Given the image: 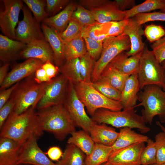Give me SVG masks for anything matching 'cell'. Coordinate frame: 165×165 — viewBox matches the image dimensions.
Segmentation results:
<instances>
[{
    "label": "cell",
    "mask_w": 165,
    "mask_h": 165,
    "mask_svg": "<svg viewBox=\"0 0 165 165\" xmlns=\"http://www.w3.org/2000/svg\"><path fill=\"white\" fill-rule=\"evenodd\" d=\"M162 89L165 92V79L164 80V83L162 87Z\"/></svg>",
    "instance_id": "cell-59"
},
{
    "label": "cell",
    "mask_w": 165,
    "mask_h": 165,
    "mask_svg": "<svg viewBox=\"0 0 165 165\" xmlns=\"http://www.w3.org/2000/svg\"><path fill=\"white\" fill-rule=\"evenodd\" d=\"M92 84L94 88L105 97L112 100L120 101L121 92L107 82L99 79L92 82Z\"/></svg>",
    "instance_id": "cell-36"
},
{
    "label": "cell",
    "mask_w": 165,
    "mask_h": 165,
    "mask_svg": "<svg viewBox=\"0 0 165 165\" xmlns=\"http://www.w3.org/2000/svg\"><path fill=\"white\" fill-rule=\"evenodd\" d=\"M34 75L19 82L11 95L16 103L13 111L16 114H21L32 107L36 108L43 94L45 83H36Z\"/></svg>",
    "instance_id": "cell-5"
},
{
    "label": "cell",
    "mask_w": 165,
    "mask_h": 165,
    "mask_svg": "<svg viewBox=\"0 0 165 165\" xmlns=\"http://www.w3.org/2000/svg\"><path fill=\"white\" fill-rule=\"evenodd\" d=\"M164 8L165 0H146L129 10L124 11L125 19L132 18L139 13H147L156 9L161 10Z\"/></svg>",
    "instance_id": "cell-33"
},
{
    "label": "cell",
    "mask_w": 165,
    "mask_h": 165,
    "mask_svg": "<svg viewBox=\"0 0 165 165\" xmlns=\"http://www.w3.org/2000/svg\"><path fill=\"white\" fill-rule=\"evenodd\" d=\"M101 165H113L111 163H110L108 161Z\"/></svg>",
    "instance_id": "cell-58"
},
{
    "label": "cell",
    "mask_w": 165,
    "mask_h": 165,
    "mask_svg": "<svg viewBox=\"0 0 165 165\" xmlns=\"http://www.w3.org/2000/svg\"><path fill=\"white\" fill-rule=\"evenodd\" d=\"M71 17L78 21L83 28L91 25L96 22L91 11L79 4H77Z\"/></svg>",
    "instance_id": "cell-37"
},
{
    "label": "cell",
    "mask_w": 165,
    "mask_h": 165,
    "mask_svg": "<svg viewBox=\"0 0 165 165\" xmlns=\"http://www.w3.org/2000/svg\"><path fill=\"white\" fill-rule=\"evenodd\" d=\"M63 105L76 126L89 134L91 127L96 123L87 115L84 104L76 94L74 85L69 82L67 95Z\"/></svg>",
    "instance_id": "cell-10"
},
{
    "label": "cell",
    "mask_w": 165,
    "mask_h": 165,
    "mask_svg": "<svg viewBox=\"0 0 165 165\" xmlns=\"http://www.w3.org/2000/svg\"><path fill=\"white\" fill-rule=\"evenodd\" d=\"M143 50L130 57L127 56L126 52L123 51L114 58L109 64L126 75L130 76L137 74L140 59Z\"/></svg>",
    "instance_id": "cell-22"
},
{
    "label": "cell",
    "mask_w": 165,
    "mask_h": 165,
    "mask_svg": "<svg viewBox=\"0 0 165 165\" xmlns=\"http://www.w3.org/2000/svg\"><path fill=\"white\" fill-rule=\"evenodd\" d=\"M63 152L59 147L55 146L50 147L45 153L50 160L58 162L62 157Z\"/></svg>",
    "instance_id": "cell-51"
},
{
    "label": "cell",
    "mask_w": 165,
    "mask_h": 165,
    "mask_svg": "<svg viewBox=\"0 0 165 165\" xmlns=\"http://www.w3.org/2000/svg\"><path fill=\"white\" fill-rule=\"evenodd\" d=\"M9 66V63H6L0 68V86L2 84L8 73Z\"/></svg>",
    "instance_id": "cell-55"
},
{
    "label": "cell",
    "mask_w": 165,
    "mask_h": 165,
    "mask_svg": "<svg viewBox=\"0 0 165 165\" xmlns=\"http://www.w3.org/2000/svg\"><path fill=\"white\" fill-rule=\"evenodd\" d=\"M144 142L134 144L120 149L110 155L108 161L113 165H141V153Z\"/></svg>",
    "instance_id": "cell-15"
},
{
    "label": "cell",
    "mask_w": 165,
    "mask_h": 165,
    "mask_svg": "<svg viewBox=\"0 0 165 165\" xmlns=\"http://www.w3.org/2000/svg\"><path fill=\"white\" fill-rule=\"evenodd\" d=\"M36 114L42 130L52 133L59 141L76 131V125L63 104L38 110Z\"/></svg>",
    "instance_id": "cell-2"
},
{
    "label": "cell",
    "mask_w": 165,
    "mask_h": 165,
    "mask_svg": "<svg viewBox=\"0 0 165 165\" xmlns=\"http://www.w3.org/2000/svg\"><path fill=\"white\" fill-rule=\"evenodd\" d=\"M161 165H165V163H163V164H161Z\"/></svg>",
    "instance_id": "cell-62"
},
{
    "label": "cell",
    "mask_w": 165,
    "mask_h": 165,
    "mask_svg": "<svg viewBox=\"0 0 165 165\" xmlns=\"http://www.w3.org/2000/svg\"><path fill=\"white\" fill-rule=\"evenodd\" d=\"M79 58L80 73L82 81L92 83L91 77L95 61L87 52Z\"/></svg>",
    "instance_id": "cell-35"
},
{
    "label": "cell",
    "mask_w": 165,
    "mask_h": 165,
    "mask_svg": "<svg viewBox=\"0 0 165 165\" xmlns=\"http://www.w3.org/2000/svg\"><path fill=\"white\" fill-rule=\"evenodd\" d=\"M57 165H86V155L75 145L68 144Z\"/></svg>",
    "instance_id": "cell-28"
},
{
    "label": "cell",
    "mask_w": 165,
    "mask_h": 165,
    "mask_svg": "<svg viewBox=\"0 0 165 165\" xmlns=\"http://www.w3.org/2000/svg\"><path fill=\"white\" fill-rule=\"evenodd\" d=\"M92 119L96 123L109 124L116 128H136L142 134L147 133L150 130L134 108L122 111L100 109L96 111Z\"/></svg>",
    "instance_id": "cell-3"
},
{
    "label": "cell",
    "mask_w": 165,
    "mask_h": 165,
    "mask_svg": "<svg viewBox=\"0 0 165 165\" xmlns=\"http://www.w3.org/2000/svg\"><path fill=\"white\" fill-rule=\"evenodd\" d=\"M43 63L38 59H29L16 64L0 86V90L6 89L34 74Z\"/></svg>",
    "instance_id": "cell-14"
},
{
    "label": "cell",
    "mask_w": 165,
    "mask_h": 165,
    "mask_svg": "<svg viewBox=\"0 0 165 165\" xmlns=\"http://www.w3.org/2000/svg\"><path fill=\"white\" fill-rule=\"evenodd\" d=\"M132 129L128 127L120 129L118 136L112 146V153L134 144L147 142L149 138L147 136L137 133Z\"/></svg>",
    "instance_id": "cell-26"
},
{
    "label": "cell",
    "mask_w": 165,
    "mask_h": 165,
    "mask_svg": "<svg viewBox=\"0 0 165 165\" xmlns=\"http://www.w3.org/2000/svg\"><path fill=\"white\" fill-rule=\"evenodd\" d=\"M39 138L31 137L20 147L17 165L27 164L31 165H57L46 156L38 146L37 141Z\"/></svg>",
    "instance_id": "cell-13"
},
{
    "label": "cell",
    "mask_w": 165,
    "mask_h": 165,
    "mask_svg": "<svg viewBox=\"0 0 165 165\" xmlns=\"http://www.w3.org/2000/svg\"><path fill=\"white\" fill-rule=\"evenodd\" d=\"M77 5L75 2L70 1L61 11L54 16L46 17L43 20L42 23L54 29L59 33L62 32L67 27Z\"/></svg>",
    "instance_id": "cell-25"
},
{
    "label": "cell",
    "mask_w": 165,
    "mask_h": 165,
    "mask_svg": "<svg viewBox=\"0 0 165 165\" xmlns=\"http://www.w3.org/2000/svg\"><path fill=\"white\" fill-rule=\"evenodd\" d=\"M107 0H80L79 5L88 9L98 8L104 4Z\"/></svg>",
    "instance_id": "cell-53"
},
{
    "label": "cell",
    "mask_w": 165,
    "mask_h": 165,
    "mask_svg": "<svg viewBox=\"0 0 165 165\" xmlns=\"http://www.w3.org/2000/svg\"><path fill=\"white\" fill-rule=\"evenodd\" d=\"M123 33L127 35L130 39V49L126 52L128 56L135 55L144 50L145 43L143 42L142 36L144 32L142 25L138 24L132 18H129Z\"/></svg>",
    "instance_id": "cell-21"
},
{
    "label": "cell",
    "mask_w": 165,
    "mask_h": 165,
    "mask_svg": "<svg viewBox=\"0 0 165 165\" xmlns=\"http://www.w3.org/2000/svg\"><path fill=\"white\" fill-rule=\"evenodd\" d=\"M18 165H31L27 164H20Z\"/></svg>",
    "instance_id": "cell-61"
},
{
    "label": "cell",
    "mask_w": 165,
    "mask_h": 165,
    "mask_svg": "<svg viewBox=\"0 0 165 165\" xmlns=\"http://www.w3.org/2000/svg\"><path fill=\"white\" fill-rule=\"evenodd\" d=\"M156 124L160 128L162 131L165 133V127L161 124V123L159 121H157Z\"/></svg>",
    "instance_id": "cell-56"
},
{
    "label": "cell",
    "mask_w": 165,
    "mask_h": 165,
    "mask_svg": "<svg viewBox=\"0 0 165 165\" xmlns=\"http://www.w3.org/2000/svg\"><path fill=\"white\" fill-rule=\"evenodd\" d=\"M60 72L68 82L75 85L82 81L81 76L79 58L65 61L59 68Z\"/></svg>",
    "instance_id": "cell-32"
},
{
    "label": "cell",
    "mask_w": 165,
    "mask_h": 165,
    "mask_svg": "<svg viewBox=\"0 0 165 165\" xmlns=\"http://www.w3.org/2000/svg\"><path fill=\"white\" fill-rule=\"evenodd\" d=\"M87 53L81 34L72 40L64 42V55L65 61L79 58Z\"/></svg>",
    "instance_id": "cell-29"
},
{
    "label": "cell",
    "mask_w": 165,
    "mask_h": 165,
    "mask_svg": "<svg viewBox=\"0 0 165 165\" xmlns=\"http://www.w3.org/2000/svg\"><path fill=\"white\" fill-rule=\"evenodd\" d=\"M34 78L35 81L38 84L47 82L51 80L48 77L45 71L41 66L35 72Z\"/></svg>",
    "instance_id": "cell-52"
},
{
    "label": "cell",
    "mask_w": 165,
    "mask_h": 165,
    "mask_svg": "<svg viewBox=\"0 0 165 165\" xmlns=\"http://www.w3.org/2000/svg\"><path fill=\"white\" fill-rule=\"evenodd\" d=\"M140 89L138 74L129 76L126 81L121 93L120 102L123 110L135 108L139 100L138 93Z\"/></svg>",
    "instance_id": "cell-19"
},
{
    "label": "cell",
    "mask_w": 165,
    "mask_h": 165,
    "mask_svg": "<svg viewBox=\"0 0 165 165\" xmlns=\"http://www.w3.org/2000/svg\"><path fill=\"white\" fill-rule=\"evenodd\" d=\"M83 28L78 21L71 17L65 30L59 34L64 42H67L81 34Z\"/></svg>",
    "instance_id": "cell-40"
},
{
    "label": "cell",
    "mask_w": 165,
    "mask_h": 165,
    "mask_svg": "<svg viewBox=\"0 0 165 165\" xmlns=\"http://www.w3.org/2000/svg\"><path fill=\"white\" fill-rule=\"evenodd\" d=\"M28 8L32 12L34 17L39 23L48 17L45 8L46 1L45 0H23Z\"/></svg>",
    "instance_id": "cell-34"
},
{
    "label": "cell",
    "mask_w": 165,
    "mask_h": 165,
    "mask_svg": "<svg viewBox=\"0 0 165 165\" xmlns=\"http://www.w3.org/2000/svg\"><path fill=\"white\" fill-rule=\"evenodd\" d=\"M22 10L23 17L15 30L16 40L27 44L35 40L45 39L40 23L32 16L29 9L24 6Z\"/></svg>",
    "instance_id": "cell-11"
},
{
    "label": "cell",
    "mask_w": 165,
    "mask_h": 165,
    "mask_svg": "<svg viewBox=\"0 0 165 165\" xmlns=\"http://www.w3.org/2000/svg\"><path fill=\"white\" fill-rule=\"evenodd\" d=\"M139 97V103L135 108L142 106L141 115L146 123L151 125L153 118L158 116L160 123H165V92L156 85L145 86Z\"/></svg>",
    "instance_id": "cell-4"
},
{
    "label": "cell",
    "mask_w": 165,
    "mask_h": 165,
    "mask_svg": "<svg viewBox=\"0 0 165 165\" xmlns=\"http://www.w3.org/2000/svg\"><path fill=\"white\" fill-rule=\"evenodd\" d=\"M19 82L16 83L6 89L0 90V108L9 100L14 90L18 84Z\"/></svg>",
    "instance_id": "cell-50"
},
{
    "label": "cell",
    "mask_w": 165,
    "mask_h": 165,
    "mask_svg": "<svg viewBox=\"0 0 165 165\" xmlns=\"http://www.w3.org/2000/svg\"><path fill=\"white\" fill-rule=\"evenodd\" d=\"M130 46L129 37L123 33L118 36L110 37L105 39L103 42L101 53L95 62L92 82L98 81L105 67L120 53L130 49Z\"/></svg>",
    "instance_id": "cell-8"
},
{
    "label": "cell",
    "mask_w": 165,
    "mask_h": 165,
    "mask_svg": "<svg viewBox=\"0 0 165 165\" xmlns=\"http://www.w3.org/2000/svg\"><path fill=\"white\" fill-rule=\"evenodd\" d=\"M156 151V164L158 165L165 163V133L161 131L155 137Z\"/></svg>",
    "instance_id": "cell-42"
},
{
    "label": "cell",
    "mask_w": 165,
    "mask_h": 165,
    "mask_svg": "<svg viewBox=\"0 0 165 165\" xmlns=\"http://www.w3.org/2000/svg\"><path fill=\"white\" fill-rule=\"evenodd\" d=\"M160 12H163V13H165V8L162 10H161Z\"/></svg>",
    "instance_id": "cell-60"
},
{
    "label": "cell",
    "mask_w": 165,
    "mask_h": 165,
    "mask_svg": "<svg viewBox=\"0 0 165 165\" xmlns=\"http://www.w3.org/2000/svg\"><path fill=\"white\" fill-rule=\"evenodd\" d=\"M81 35L82 37H88L102 42L108 37L104 29L103 24L97 22L91 25L83 28Z\"/></svg>",
    "instance_id": "cell-39"
},
{
    "label": "cell",
    "mask_w": 165,
    "mask_h": 165,
    "mask_svg": "<svg viewBox=\"0 0 165 165\" xmlns=\"http://www.w3.org/2000/svg\"><path fill=\"white\" fill-rule=\"evenodd\" d=\"M71 135L67 141V143L75 145L86 156L89 155L91 152L95 144L89 134L82 130L74 131Z\"/></svg>",
    "instance_id": "cell-30"
},
{
    "label": "cell",
    "mask_w": 165,
    "mask_h": 165,
    "mask_svg": "<svg viewBox=\"0 0 165 165\" xmlns=\"http://www.w3.org/2000/svg\"><path fill=\"white\" fill-rule=\"evenodd\" d=\"M128 21L129 19H127L106 23L107 35L108 37H116L122 34Z\"/></svg>",
    "instance_id": "cell-45"
},
{
    "label": "cell",
    "mask_w": 165,
    "mask_h": 165,
    "mask_svg": "<svg viewBox=\"0 0 165 165\" xmlns=\"http://www.w3.org/2000/svg\"><path fill=\"white\" fill-rule=\"evenodd\" d=\"M119 9L122 11L129 10L135 6V1L134 0H115Z\"/></svg>",
    "instance_id": "cell-54"
},
{
    "label": "cell",
    "mask_w": 165,
    "mask_h": 165,
    "mask_svg": "<svg viewBox=\"0 0 165 165\" xmlns=\"http://www.w3.org/2000/svg\"><path fill=\"white\" fill-rule=\"evenodd\" d=\"M15 101L10 97L8 101L0 108V129L2 127L9 116L13 111Z\"/></svg>",
    "instance_id": "cell-48"
},
{
    "label": "cell",
    "mask_w": 165,
    "mask_h": 165,
    "mask_svg": "<svg viewBox=\"0 0 165 165\" xmlns=\"http://www.w3.org/2000/svg\"><path fill=\"white\" fill-rule=\"evenodd\" d=\"M46 10L50 17L56 15L70 2L69 0H46Z\"/></svg>",
    "instance_id": "cell-46"
},
{
    "label": "cell",
    "mask_w": 165,
    "mask_h": 165,
    "mask_svg": "<svg viewBox=\"0 0 165 165\" xmlns=\"http://www.w3.org/2000/svg\"><path fill=\"white\" fill-rule=\"evenodd\" d=\"M112 151V146L95 143L91 152L86 156V165H101L108 162Z\"/></svg>",
    "instance_id": "cell-31"
},
{
    "label": "cell",
    "mask_w": 165,
    "mask_h": 165,
    "mask_svg": "<svg viewBox=\"0 0 165 165\" xmlns=\"http://www.w3.org/2000/svg\"><path fill=\"white\" fill-rule=\"evenodd\" d=\"M4 9L0 12V27L3 35L16 40V27L19 22L20 12L24 6L20 0H3Z\"/></svg>",
    "instance_id": "cell-12"
},
{
    "label": "cell",
    "mask_w": 165,
    "mask_h": 165,
    "mask_svg": "<svg viewBox=\"0 0 165 165\" xmlns=\"http://www.w3.org/2000/svg\"><path fill=\"white\" fill-rule=\"evenodd\" d=\"M132 18L138 24L142 25L151 21H165V13L160 11L140 13L136 14Z\"/></svg>",
    "instance_id": "cell-43"
},
{
    "label": "cell",
    "mask_w": 165,
    "mask_h": 165,
    "mask_svg": "<svg viewBox=\"0 0 165 165\" xmlns=\"http://www.w3.org/2000/svg\"><path fill=\"white\" fill-rule=\"evenodd\" d=\"M41 26L45 39L53 51L54 62L56 65L60 67L65 61L64 55V42L59 33L55 29L43 23Z\"/></svg>",
    "instance_id": "cell-18"
},
{
    "label": "cell",
    "mask_w": 165,
    "mask_h": 165,
    "mask_svg": "<svg viewBox=\"0 0 165 165\" xmlns=\"http://www.w3.org/2000/svg\"><path fill=\"white\" fill-rule=\"evenodd\" d=\"M161 64L162 66L165 75V60L162 62Z\"/></svg>",
    "instance_id": "cell-57"
},
{
    "label": "cell",
    "mask_w": 165,
    "mask_h": 165,
    "mask_svg": "<svg viewBox=\"0 0 165 165\" xmlns=\"http://www.w3.org/2000/svg\"><path fill=\"white\" fill-rule=\"evenodd\" d=\"M26 44L0 35V59L4 64L9 63L20 58V53Z\"/></svg>",
    "instance_id": "cell-20"
},
{
    "label": "cell",
    "mask_w": 165,
    "mask_h": 165,
    "mask_svg": "<svg viewBox=\"0 0 165 165\" xmlns=\"http://www.w3.org/2000/svg\"><path fill=\"white\" fill-rule=\"evenodd\" d=\"M82 37L87 52L95 61L98 59L102 52L103 42L97 41L88 37Z\"/></svg>",
    "instance_id": "cell-41"
},
{
    "label": "cell",
    "mask_w": 165,
    "mask_h": 165,
    "mask_svg": "<svg viewBox=\"0 0 165 165\" xmlns=\"http://www.w3.org/2000/svg\"><path fill=\"white\" fill-rule=\"evenodd\" d=\"M151 165H158L156 164H153Z\"/></svg>",
    "instance_id": "cell-63"
},
{
    "label": "cell",
    "mask_w": 165,
    "mask_h": 165,
    "mask_svg": "<svg viewBox=\"0 0 165 165\" xmlns=\"http://www.w3.org/2000/svg\"><path fill=\"white\" fill-rule=\"evenodd\" d=\"M35 109L31 107L20 114L13 111L1 130L0 137L10 138L21 145L32 136L41 137L43 131L39 126Z\"/></svg>",
    "instance_id": "cell-1"
},
{
    "label": "cell",
    "mask_w": 165,
    "mask_h": 165,
    "mask_svg": "<svg viewBox=\"0 0 165 165\" xmlns=\"http://www.w3.org/2000/svg\"><path fill=\"white\" fill-rule=\"evenodd\" d=\"M144 32L147 40L151 42H155L165 35V29L163 27L154 24L146 26Z\"/></svg>",
    "instance_id": "cell-44"
},
{
    "label": "cell",
    "mask_w": 165,
    "mask_h": 165,
    "mask_svg": "<svg viewBox=\"0 0 165 165\" xmlns=\"http://www.w3.org/2000/svg\"><path fill=\"white\" fill-rule=\"evenodd\" d=\"M96 21L101 24L123 20L125 19L124 11L120 10L115 1L107 0L100 6L90 10Z\"/></svg>",
    "instance_id": "cell-17"
},
{
    "label": "cell",
    "mask_w": 165,
    "mask_h": 165,
    "mask_svg": "<svg viewBox=\"0 0 165 165\" xmlns=\"http://www.w3.org/2000/svg\"><path fill=\"white\" fill-rule=\"evenodd\" d=\"M74 86L79 98L92 116L100 109L113 111H120L123 109L120 101L105 97L94 88L92 83L82 81Z\"/></svg>",
    "instance_id": "cell-6"
},
{
    "label": "cell",
    "mask_w": 165,
    "mask_h": 165,
    "mask_svg": "<svg viewBox=\"0 0 165 165\" xmlns=\"http://www.w3.org/2000/svg\"><path fill=\"white\" fill-rule=\"evenodd\" d=\"M41 67L45 70L48 76L51 80L56 77L60 72L59 67L49 61L43 63Z\"/></svg>",
    "instance_id": "cell-49"
},
{
    "label": "cell",
    "mask_w": 165,
    "mask_h": 165,
    "mask_svg": "<svg viewBox=\"0 0 165 165\" xmlns=\"http://www.w3.org/2000/svg\"><path fill=\"white\" fill-rule=\"evenodd\" d=\"M69 82L62 75L45 82L43 94L37 103L38 110L63 104L67 95Z\"/></svg>",
    "instance_id": "cell-9"
},
{
    "label": "cell",
    "mask_w": 165,
    "mask_h": 165,
    "mask_svg": "<svg viewBox=\"0 0 165 165\" xmlns=\"http://www.w3.org/2000/svg\"><path fill=\"white\" fill-rule=\"evenodd\" d=\"M20 58L38 59L43 63L47 61L54 62L53 51L46 39L35 40L27 44L20 53Z\"/></svg>",
    "instance_id": "cell-16"
},
{
    "label": "cell",
    "mask_w": 165,
    "mask_h": 165,
    "mask_svg": "<svg viewBox=\"0 0 165 165\" xmlns=\"http://www.w3.org/2000/svg\"><path fill=\"white\" fill-rule=\"evenodd\" d=\"M89 134L95 143L112 146L116 141L119 132L105 124L95 123L91 127Z\"/></svg>",
    "instance_id": "cell-23"
},
{
    "label": "cell",
    "mask_w": 165,
    "mask_h": 165,
    "mask_svg": "<svg viewBox=\"0 0 165 165\" xmlns=\"http://www.w3.org/2000/svg\"><path fill=\"white\" fill-rule=\"evenodd\" d=\"M21 145L12 139L0 137V165H17Z\"/></svg>",
    "instance_id": "cell-24"
},
{
    "label": "cell",
    "mask_w": 165,
    "mask_h": 165,
    "mask_svg": "<svg viewBox=\"0 0 165 165\" xmlns=\"http://www.w3.org/2000/svg\"><path fill=\"white\" fill-rule=\"evenodd\" d=\"M129 77L109 64L102 72L99 79L107 82L121 93L126 81Z\"/></svg>",
    "instance_id": "cell-27"
},
{
    "label": "cell",
    "mask_w": 165,
    "mask_h": 165,
    "mask_svg": "<svg viewBox=\"0 0 165 165\" xmlns=\"http://www.w3.org/2000/svg\"><path fill=\"white\" fill-rule=\"evenodd\" d=\"M138 79L141 89L150 85L162 88L165 75L161 64L156 58L152 50L145 47L140 60Z\"/></svg>",
    "instance_id": "cell-7"
},
{
    "label": "cell",
    "mask_w": 165,
    "mask_h": 165,
    "mask_svg": "<svg viewBox=\"0 0 165 165\" xmlns=\"http://www.w3.org/2000/svg\"><path fill=\"white\" fill-rule=\"evenodd\" d=\"M147 145L141 155V165H151L156 163V151L155 141L149 138Z\"/></svg>",
    "instance_id": "cell-38"
},
{
    "label": "cell",
    "mask_w": 165,
    "mask_h": 165,
    "mask_svg": "<svg viewBox=\"0 0 165 165\" xmlns=\"http://www.w3.org/2000/svg\"><path fill=\"white\" fill-rule=\"evenodd\" d=\"M152 51L160 64L165 60V35L151 45Z\"/></svg>",
    "instance_id": "cell-47"
}]
</instances>
